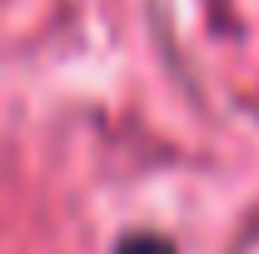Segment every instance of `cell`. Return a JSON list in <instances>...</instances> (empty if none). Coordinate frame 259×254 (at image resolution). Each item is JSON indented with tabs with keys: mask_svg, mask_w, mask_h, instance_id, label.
Listing matches in <instances>:
<instances>
[{
	"mask_svg": "<svg viewBox=\"0 0 259 254\" xmlns=\"http://www.w3.org/2000/svg\"><path fill=\"white\" fill-rule=\"evenodd\" d=\"M115 254H175V249L164 244L160 234H130V239H125Z\"/></svg>",
	"mask_w": 259,
	"mask_h": 254,
	"instance_id": "1",
	"label": "cell"
}]
</instances>
